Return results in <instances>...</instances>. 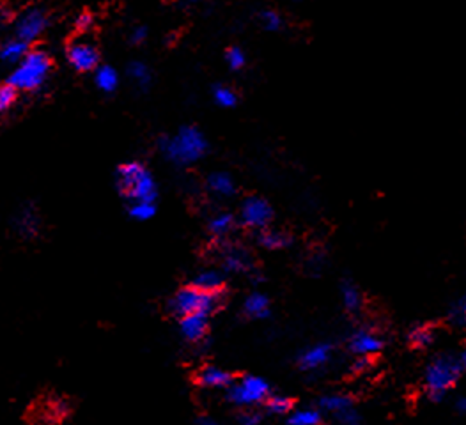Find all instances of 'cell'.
I'll use <instances>...</instances> for the list:
<instances>
[{"mask_svg": "<svg viewBox=\"0 0 466 425\" xmlns=\"http://www.w3.org/2000/svg\"><path fill=\"white\" fill-rule=\"evenodd\" d=\"M161 151L171 161L178 165H190L201 160L208 151V140L193 126H185L172 138H164Z\"/></svg>", "mask_w": 466, "mask_h": 425, "instance_id": "cell-1", "label": "cell"}, {"mask_svg": "<svg viewBox=\"0 0 466 425\" xmlns=\"http://www.w3.org/2000/svg\"><path fill=\"white\" fill-rule=\"evenodd\" d=\"M117 188L121 190L123 195L128 199L135 200H151L153 202L157 197V186H154V179L146 167L140 164H124L117 168L116 174Z\"/></svg>", "mask_w": 466, "mask_h": 425, "instance_id": "cell-2", "label": "cell"}, {"mask_svg": "<svg viewBox=\"0 0 466 425\" xmlns=\"http://www.w3.org/2000/svg\"><path fill=\"white\" fill-rule=\"evenodd\" d=\"M50 68L51 61L44 51H29L9 77V85L22 91H34L44 84Z\"/></svg>", "mask_w": 466, "mask_h": 425, "instance_id": "cell-3", "label": "cell"}, {"mask_svg": "<svg viewBox=\"0 0 466 425\" xmlns=\"http://www.w3.org/2000/svg\"><path fill=\"white\" fill-rule=\"evenodd\" d=\"M459 372H461V367L454 358H436L426 371V385L431 397L434 400H440L445 395V392L455 385V381L459 379Z\"/></svg>", "mask_w": 466, "mask_h": 425, "instance_id": "cell-4", "label": "cell"}, {"mask_svg": "<svg viewBox=\"0 0 466 425\" xmlns=\"http://www.w3.org/2000/svg\"><path fill=\"white\" fill-rule=\"evenodd\" d=\"M216 307V296L206 295L197 288L181 289L171 300V310L179 317L190 316V314H211Z\"/></svg>", "mask_w": 466, "mask_h": 425, "instance_id": "cell-5", "label": "cell"}, {"mask_svg": "<svg viewBox=\"0 0 466 425\" xmlns=\"http://www.w3.org/2000/svg\"><path fill=\"white\" fill-rule=\"evenodd\" d=\"M268 392H270V386L264 379L257 378V376H247L236 385L229 386L227 397L231 402L238 404V406H254V404L268 399Z\"/></svg>", "mask_w": 466, "mask_h": 425, "instance_id": "cell-6", "label": "cell"}, {"mask_svg": "<svg viewBox=\"0 0 466 425\" xmlns=\"http://www.w3.org/2000/svg\"><path fill=\"white\" fill-rule=\"evenodd\" d=\"M274 218V207L262 197H248L241 206V222L250 229H266Z\"/></svg>", "mask_w": 466, "mask_h": 425, "instance_id": "cell-7", "label": "cell"}, {"mask_svg": "<svg viewBox=\"0 0 466 425\" xmlns=\"http://www.w3.org/2000/svg\"><path fill=\"white\" fill-rule=\"evenodd\" d=\"M47 25L48 18L41 9H29L27 13H23L22 18L16 23V36H18V39L30 43L44 32Z\"/></svg>", "mask_w": 466, "mask_h": 425, "instance_id": "cell-8", "label": "cell"}, {"mask_svg": "<svg viewBox=\"0 0 466 425\" xmlns=\"http://www.w3.org/2000/svg\"><path fill=\"white\" fill-rule=\"evenodd\" d=\"M68 61L77 71L85 73V71H92L98 66L99 54L92 44L85 43V41H77L68 50Z\"/></svg>", "mask_w": 466, "mask_h": 425, "instance_id": "cell-9", "label": "cell"}, {"mask_svg": "<svg viewBox=\"0 0 466 425\" xmlns=\"http://www.w3.org/2000/svg\"><path fill=\"white\" fill-rule=\"evenodd\" d=\"M381 338L367 330L357 331L350 340L351 351H353L355 355H358V357H371V355H376V352L381 349Z\"/></svg>", "mask_w": 466, "mask_h": 425, "instance_id": "cell-10", "label": "cell"}, {"mask_svg": "<svg viewBox=\"0 0 466 425\" xmlns=\"http://www.w3.org/2000/svg\"><path fill=\"white\" fill-rule=\"evenodd\" d=\"M208 331V314H190L181 317V333L186 340L199 342Z\"/></svg>", "mask_w": 466, "mask_h": 425, "instance_id": "cell-11", "label": "cell"}, {"mask_svg": "<svg viewBox=\"0 0 466 425\" xmlns=\"http://www.w3.org/2000/svg\"><path fill=\"white\" fill-rule=\"evenodd\" d=\"M199 383L206 388H229L231 383H233V378H231L229 372H226L223 369L219 367H204L201 372H199Z\"/></svg>", "mask_w": 466, "mask_h": 425, "instance_id": "cell-12", "label": "cell"}, {"mask_svg": "<svg viewBox=\"0 0 466 425\" xmlns=\"http://www.w3.org/2000/svg\"><path fill=\"white\" fill-rule=\"evenodd\" d=\"M328 358H330V345L317 344L302 352L300 365H302L303 369H307V371H312V369H317L323 364H326Z\"/></svg>", "mask_w": 466, "mask_h": 425, "instance_id": "cell-13", "label": "cell"}, {"mask_svg": "<svg viewBox=\"0 0 466 425\" xmlns=\"http://www.w3.org/2000/svg\"><path fill=\"white\" fill-rule=\"evenodd\" d=\"M223 268L231 273H243L252 268L250 257L243 248H229L223 254Z\"/></svg>", "mask_w": 466, "mask_h": 425, "instance_id": "cell-14", "label": "cell"}, {"mask_svg": "<svg viewBox=\"0 0 466 425\" xmlns=\"http://www.w3.org/2000/svg\"><path fill=\"white\" fill-rule=\"evenodd\" d=\"M193 288L206 292V295L216 296L223 289V276L216 271H202L193 280Z\"/></svg>", "mask_w": 466, "mask_h": 425, "instance_id": "cell-15", "label": "cell"}, {"mask_svg": "<svg viewBox=\"0 0 466 425\" xmlns=\"http://www.w3.org/2000/svg\"><path fill=\"white\" fill-rule=\"evenodd\" d=\"M208 188L220 197H231L236 192V185H234L233 178L226 172H215V174L209 175Z\"/></svg>", "mask_w": 466, "mask_h": 425, "instance_id": "cell-16", "label": "cell"}, {"mask_svg": "<svg viewBox=\"0 0 466 425\" xmlns=\"http://www.w3.org/2000/svg\"><path fill=\"white\" fill-rule=\"evenodd\" d=\"M259 243L268 250H282V248L291 245V236L282 230H271V229H262L259 234Z\"/></svg>", "mask_w": 466, "mask_h": 425, "instance_id": "cell-17", "label": "cell"}, {"mask_svg": "<svg viewBox=\"0 0 466 425\" xmlns=\"http://www.w3.org/2000/svg\"><path fill=\"white\" fill-rule=\"evenodd\" d=\"M29 54V43L22 39H13L2 44L0 48V58L4 62H18Z\"/></svg>", "mask_w": 466, "mask_h": 425, "instance_id": "cell-18", "label": "cell"}, {"mask_svg": "<svg viewBox=\"0 0 466 425\" xmlns=\"http://www.w3.org/2000/svg\"><path fill=\"white\" fill-rule=\"evenodd\" d=\"M16 230L22 234L23 238H34L39 229V218L34 213L32 209H25L23 213H20L18 218L15 220Z\"/></svg>", "mask_w": 466, "mask_h": 425, "instance_id": "cell-19", "label": "cell"}, {"mask_svg": "<svg viewBox=\"0 0 466 425\" xmlns=\"http://www.w3.org/2000/svg\"><path fill=\"white\" fill-rule=\"evenodd\" d=\"M245 312L250 317L261 319V317H266L270 314V302L261 292H254V295H250L245 300Z\"/></svg>", "mask_w": 466, "mask_h": 425, "instance_id": "cell-20", "label": "cell"}, {"mask_svg": "<svg viewBox=\"0 0 466 425\" xmlns=\"http://www.w3.org/2000/svg\"><path fill=\"white\" fill-rule=\"evenodd\" d=\"M94 82L96 85H98L99 91L112 92L116 91L117 84H119V78H117L116 69L110 68V66H102V68L96 69Z\"/></svg>", "mask_w": 466, "mask_h": 425, "instance_id": "cell-21", "label": "cell"}, {"mask_svg": "<svg viewBox=\"0 0 466 425\" xmlns=\"http://www.w3.org/2000/svg\"><path fill=\"white\" fill-rule=\"evenodd\" d=\"M154 213H157V207H154V202H151V200H135L130 206V216L139 220V222L151 220Z\"/></svg>", "mask_w": 466, "mask_h": 425, "instance_id": "cell-22", "label": "cell"}, {"mask_svg": "<svg viewBox=\"0 0 466 425\" xmlns=\"http://www.w3.org/2000/svg\"><path fill=\"white\" fill-rule=\"evenodd\" d=\"M234 226V218L229 213H220V215L213 216L209 220V233L215 234V236H226Z\"/></svg>", "mask_w": 466, "mask_h": 425, "instance_id": "cell-23", "label": "cell"}, {"mask_svg": "<svg viewBox=\"0 0 466 425\" xmlns=\"http://www.w3.org/2000/svg\"><path fill=\"white\" fill-rule=\"evenodd\" d=\"M319 406L331 413H341V411L351 407V399L348 395H326L319 400Z\"/></svg>", "mask_w": 466, "mask_h": 425, "instance_id": "cell-24", "label": "cell"}, {"mask_svg": "<svg viewBox=\"0 0 466 425\" xmlns=\"http://www.w3.org/2000/svg\"><path fill=\"white\" fill-rule=\"evenodd\" d=\"M128 73H130V77L135 80L139 87L146 89L151 84V71L144 62H131L130 68H128Z\"/></svg>", "mask_w": 466, "mask_h": 425, "instance_id": "cell-25", "label": "cell"}, {"mask_svg": "<svg viewBox=\"0 0 466 425\" xmlns=\"http://www.w3.org/2000/svg\"><path fill=\"white\" fill-rule=\"evenodd\" d=\"M433 330L431 326H415L412 331H410V344L413 347H427V345L433 342Z\"/></svg>", "mask_w": 466, "mask_h": 425, "instance_id": "cell-26", "label": "cell"}, {"mask_svg": "<svg viewBox=\"0 0 466 425\" xmlns=\"http://www.w3.org/2000/svg\"><path fill=\"white\" fill-rule=\"evenodd\" d=\"M321 414L316 409H300L291 414L289 424L291 425H319Z\"/></svg>", "mask_w": 466, "mask_h": 425, "instance_id": "cell-27", "label": "cell"}, {"mask_svg": "<svg viewBox=\"0 0 466 425\" xmlns=\"http://www.w3.org/2000/svg\"><path fill=\"white\" fill-rule=\"evenodd\" d=\"M213 99H215L216 105L223 106V109H231L238 103V96L233 89L223 87V85H219V87L213 91Z\"/></svg>", "mask_w": 466, "mask_h": 425, "instance_id": "cell-28", "label": "cell"}, {"mask_svg": "<svg viewBox=\"0 0 466 425\" xmlns=\"http://www.w3.org/2000/svg\"><path fill=\"white\" fill-rule=\"evenodd\" d=\"M343 303L348 310H357L360 309L362 296L358 292V289L351 283H344L343 285Z\"/></svg>", "mask_w": 466, "mask_h": 425, "instance_id": "cell-29", "label": "cell"}, {"mask_svg": "<svg viewBox=\"0 0 466 425\" xmlns=\"http://www.w3.org/2000/svg\"><path fill=\"white\" fill-rule=\"evenodd\" d=\"M266 406H268V409H270L271 413L284 414V413H289V411L293 409V400L288 399V397L274 395V397H270V399H268Z\"/></svg>", "mask_w": 466, "mask_h": 425, "instance_id": "cell-30", "label": "cell"}, {"mask_svg": "<svg viewBox=\"0 0 466 425\" xmlns=\"http://www.w3.org/2000/svg\"><path fill=\"white\" fill-rule=\"evenodd\" d=\"M259 20H261L262 27L266 30H270V32H277V30L282 29V18L278 13L271 11V9H266L259 15Z\"/></svg>", "mask_w": 466, "mask_h": 425, "instance_id": "cell-31", "label": "cell"}, {"mask_svg": "<svg viewBox=\"0 0 466 425\" xmlns=\"http://www.w3.org/2000/svg\"><path fill=\"white\" fill-rule=\"evenodd\" d=\"M226 62H227V66H229L231 69L238 71V69L243 68L245 62H247L245 51L241 50V48H238V47L229 48V50H227V54H226Z\"/></svg>", "mask_w": 466, "mask_h": 425, "instance_id": "cell-32", "label": "cell"}, {"mask_svg": "<svg viewBox=\"0 0 466 425\" xmlns=\"http://www.w3.org/2000/svg\"><path fill=\"white\" fill-rule=\"evenodd\" d=\"M16 101V89L13 85H2L0 87V113L6 112Z\"/></svg>", "mask_w": 466, "mask_h": 425, "instance_id": "cell-33", "label": "cell"}, {"mask_svg": "<svg viewBox=\"0 0 466 425\" xmlns=\"http://www.w3.org/2000/svg\"><path fill=\"white\" fill-rule=\"evenodd\" d=\"M337 418H339L344 425H357L358 420H360V418H358V413L353 409V407H348V409L337 413Z\"/></svg>", "mask_w": 466, "mask_h": 425, "instance_id": "cell-34", "label": "cell"}, {"mask_svg": "<svg viewBox=\"0 0 466 425\" xmlns=\"http://www.w3.org/2000/svg\"><path fill=\"white\" fill-rule=\"evenodd\" d=\"M241 425H259L261 424V414L255 413V411H247L240 417Z\"/></svg>", "mask_w": 466, "mask_h": 425, "instance_id": "cell-35", "label": "cell"}, {"mask_svg": "<svg viewBox=\"0 0 466 425\" xmlns=\"http://www.w3.org/2000/svg\"><path fill=\"white\" fill-rule=\"evenodd\" d=\"M146 37H147L146 27H137V29H133V32H131L130 39L133 44H140Z\"/></svg>", "mask_w": 466, "mask_h": 425, "instance_id": "cell-36", "label": "cell"}, {"mask_svg": "<svg viewBox=\"0 0 466 425\" xmlns=\"http://www.w3.org/2000/svg\"><path fill=\"white\" fill-rule=\"evenodd\" d=\"M77 27H78V30H87L89 27H92V16L87 15V13H84V15L78 16Z\"/></svg>", "mask_w": 466, "mask_h": 425, "instance_id": "cell-37", "label": "cell"}, {"mask_svg": "<svg viewBox=\"0 0 466 425\" xmlns=\"http://www.w3.org/2000/svg\"><path fill=\"white\" fill-rule=\"evenodd\" d=\"M369 365H371V360L367 357H358L357 362L353 364V371L355 372H364L367 371Z\"/></svg>", "mask_w": 466, "mask_h": 425, "instance_id": "cell-38", "label": "cell"}, {"mask_svg": "<svg viewBox=\"0 0 466 425\" xmlns=\"http://www.w3.org/2000/svg\"><path fill=\"white\" fill-rule=\"evenodd\" d=\"M455 316H458V319L461 321V323L466 324V296L461 300V303H459L458 314H455Z\"/></svg>", "mask_w": 466, "mask_h": 425, "instance_id": "cell-39", "label": "cell"}, {"mask_svg": "<svg viewBox=\"0 0 466 425\" xmlns=\"http://www.w3.org/2000/svg\"><path fill=\"white\" fill-rule=\"evenodd\" d=\"M455 406H458V409L461 411V413H466V397H461V399L458 400V404H455Z\"/></svg>", "mask_w": 466, "mask_h": 425, "instance_id": "cell-40", "label": "cell"}, {"mask_svg": "<svg viewBox=\"0 0 466 425\" xmlns=\"http://www.w3.org/2000/svg\"><path fill=\"white\" fill-rule=\"evenodd\" d=\"M195 425H216V424L211 420V418H199V420L195 421Z\"/></svg>", "mask_w": 466, "mask_h": 425, "instance_id": "cell-41", "label": "cell"}, {"mask_svg": "<svg viewBox=\"0 0 466 425\" xmlns=\"http://www.w3.org/2000/svg\"><path fill=\"white\" fill-rule=\"evenodd\" d=\"M461 364L466 367V349H465V351H462V355H461Z\"/></svg>", "mask_w": 466, "mask_h": 425, "instance_id": "cell-42", "label": "cell"}, {"mask_svg": "<svg viewBox=\"0 0 466 425\" xmlns=\"http://www.w3.org/2000/svg\"><path fill=\"white\" fill-rule=\"evenodd\" d=\"M6 16H8V13L0 11V22H2V20H6Z\"/></svg>", "mask_w": 466, "mask_h": 425, "instance_id": "cell-43", "label": "cell"}, {"mask_svg": "<svg viewBox=\"0 0 466 425\" xmlns=\"http://www.w3.org/2000/svg\"><path fill=\"white\" fill-rule=\"evenodd\" d=\"M190 2H199V0H190Z\"/></svg>", "mask_w": 466, "mask_h": 425, "instance_id": "cell-44", "label": "cell"}]
</instances>
